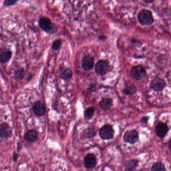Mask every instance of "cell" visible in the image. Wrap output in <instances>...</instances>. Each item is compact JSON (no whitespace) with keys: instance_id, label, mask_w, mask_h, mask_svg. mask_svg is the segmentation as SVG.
Here are the masks:
<instances>
[{"instance_id":"obj_1","label":"cell","mask_w":171,"mask_h":171,"mask_svg":"<svg viewBox=\"0 0 171 171\" xmlns=\"http://www.w3.org/2000/svg\"><path fill=\"white\" fill-rule=\"evenodd\" d=\"M137 19L139 23L143 26L151 25L153 22L152 13L148 10L144 9L141 10L139 13Z\"/></svg>"},{"instance_id":"obj_2","label":"cell","mask_w":171,"mask_h":171,"mask_svg":"<svg viewBox=\"0 0 171 171\" xmlns=\"http://www.w3.org/2000/svg\"><path fill=\"white\" fill-rule=\"evenodd\" d=\"M39 26L42 30L49 34H53L56 31L55 26L49 18L43 17L39 20Z\"/></svg>"},{"instance_id":"obj_3","label":"cell","mask_w":171,"mask_h":171,"mask_svg":"<svg viewBox=\"0 0 171 171\" xmlns=\"http://www.w3.org/2000/svg\"><path fill=\"white\" fill-rule=\"evenodd\" d=\"M99 136L103 140H109L114 137V131L111 125L106 124L102 126L99 132Z\"/></svg>"},{"instance_id":"obj_4","label":"cell","mask_w":171,"mask_h":171,"mask_svg":"<svg viewBox=\"0 0 171 171\" xmlns=\"http://www.w3.org/2000/svg\"><path fill=\"white\" fill-rule=\"evenodd\" d=\"M130 76L133 79L139 81L144 78L146 75V71L145 68L141 65L133 67L130 70Z\"/></svg>"},{"instance_id":"obj_5","label":"cell","mask_w":171,"mask_h":171,"mask_svg":"<svg viewBox=\"0 0 171 171\" xmlns=\"http://www.w3.org/2000/svg\"><path fill=\"white\" fill-rule=\"evenodd\" d=\"M123 139L125 143L134 144L139 141V133L136 129H132L126 131L124 133Z\"/></svg>"},{"instance_id":"obj_6","label":"cell","mask_w":171,"mask_h":171,"mask_svg":"<svg viewBox=\"0 0 171 171\" xmlns=\"http://www.w3.org/2000/svg\"><path fill=\"white\" fill-rule=\"evenodd\" d=\"M166 86L165 80L157 76L152 80L150 85V88L156 92H161L164 89Z\"/></svg>"},{"instance_id":"obj_7","label":"cell","mask_w":171,"mask_h":171,"mask_svg":"<svg viewBox=\"0 0 171 171\" xmlns=\"http://www.w3.org/2000/svg\"><path fill=\"white\" fill-rule=\"evenodd\" d=\"M109 68V63L106 60H99L95 64V72L98 75L103 76L107 74Z\"/></svg>"},{"instance_id":"obj_8","label":"cell","mask_w":171,"mask_h":171,"mask_svg":"<svg viewBox=\"0 0 171 171\" xmlns=\"http://www.w3.org/2000/svg\"><path fill=\"white\" fill-rule=\"evenodd\" d=\"M82 67L85 71H90L93 70L94 66L93 57L90 55L84 56L82 60Z\"/></svg>"},{"instance_id":"obj_9","label":"cell","mask_w":171,"mask_h":171,"mask_svg":"<svg viewBox=\"0 0 171 171\" xmlns=\"http://www.w3.org/2000/svg\"><path fill=\"white\" fill-rule=\"evenodd\" d=\"M84 163L86 168L92 169L97 165V157L93 153H88L84 157Z\"/></svg>"},{"instance_id":"obj_10","label":"cell","mask_w":171,"mask_h":171,"mask_svg":"<svg viewBox=\"0 0 171 171\" xmlns=\"http://www.w3.org/2000/svg\"><path fill=\"white\" fill-rule=\"evenodd\" d=\"M168 131V126L163 122H159L155 127V132L157 135L161 139L166 137Z\"/></svg>"},{"instance_id":"obj_11","label":"cell","mask_w":171,"mask_h":171,"mask_svg":"<svg viewBox=\"0 0 171 171\" xmlns=\"http://www.w3.org/2000/svg\"><path fill=\"white\" fill-rule=\"evenodd\" d=\"M32 109L34 114L38 117L43 116L46 113L45 105L40 101H37L34 103Z\"/></svg>"},{"instance_id":"obj_12","label":"cell","mask_w":171,"mask_h":171,"mask_svg":"<svg viewBox=\"0 0 171 171\" xmlns=\"http://www.w3.org/2000/svg\"><path fill=\"white\" fill-rule=\"evenodd\" d=\"M12 53L9 49L3 48L0 50V62L2 63L8 62L11 59Z\"/></svg>"},{"instance_id":"obj_13","label":"cell","mask_w":171,"mask_h":171,"mask_svg":"<svg viewBox=\"0 0 171 171\" xmlns=\"http://www.w3.org/2000/svg\"><path fill=\"white\" fill-rule=\"evenodd\" d=\"M12 130L9 125L7 123H3L0 125V137L7 138L11 136Z\"/></svg>"},{"instance_id":"obj_14","label":"cell","mask_w":171,"mask_h":171,"mask_svg":"<svg viewBox=\"0 0 171 171\" xmlns=\"http://www.w3.org/2000/svg\"><path fill=\"white\" fill-rule=\"evenodd\" d=\"M139 165V161L136 159H131L125 162L124 166L125 171H134Z\"/></svg>"},{"instance_id":"obj_15","label":"cell","mask_w":171,"mask_h":171,"mask_svg":"<svg viewBox=\"0 0 171 171\" xmlns=\"http://www.w3.org/2000/svg\"><path fill=\"white\" fill-rule=\"evenodd\" d=\"M98 105L102 110L106 111L110 109L113 106V100L109 98H102Z\"/></svg>"},{"instance_id":"obj_16","label":"cell","mask_w":171,"mask_h":171,"mask_svg":"<svg viewBox=\"0 0 171 171\" xmlns=\"http://www.w3.org/2000/svg\"><path fill=\"white\" fill-rule=\"evenodd\" d=\"M38 138V133L35 130H28L25 135L24 139L28 143H34Z\"/></svg>"},{"instance_id":"obj_17","label":"cell","mask_w":171,"mask_h":171,"mask_svg":"<svg viewBox=\"0 0 171 171\" xmlns=\"http://www.w3.org/2000/svg\"><path fill=\"white\" fill-rule=\"evenodd\" d=\"M137 92V88L133 83H128L125 86L123 93L126 95H134Z\"/></svg>"},{"instance_id":"obj_18","label":"cell","mask_w":171,"mask_h":171,"mask_svg":"<svg viewBox=\"0 0 171 171\" xmlns=\"http://www.w3.org/2000/svg\"><path fill=\"white\" fill-rule=\"evenodd\" d=\"M72 71L69 68H61L59 72V76L63 80H67L72 78Z\"/></svg>"},{"instance_id":"obj_19","label":"cell","mask_w":171,"mask_h":171,"mask_svg":"<svg viewBox=\"0 0 171 171\" xmlns=\"http://www.w3.org/2000/svg\"><path fill=\"white\" fill-rule=\"evenodd\" d=\"M96 134V130L94 127H89L84 129L83 132V135L84 137L87 139H90L94 137Z\"/></svg>"},{"instance_id":"obj_20","label":"cell","mask_w":171,"mask_h":171,"mask_svg":"<svg viewBox=\"0 0 171 171\" xmlns=\"http://www.w3.org/2000/svg\"><path fill=\"white\" fill-rule=\"evenodd\" d=\"M151 171H166V169L163 163L158 162L153 164L151 168Z\"/></svg>"},{"instance_id":"obj_21","label":"cell","mask_w":171,"mask_h":171,"mask_svg":"<svg viewBox=\"0 0 171 171\" xmlns=\"http://www.w3.org/2000/svg\"><path fill=\"white\" fill-rule=\"evenodd\" d=\"M95 110V108L93 107V106L87 108L84 111V117H85V118L87 120H90L92 119L93 117Z\"/></svg>"},{"instance_id":"obj_22","label":"cell","mask_w":171,"mask_h":171,"mask_svg":"<svg viewBox=\"0 0 171 171\" xmlns=\"http://www.w3.org/2000/svg\"><path fill=\"white\" fill-rule=\"evenodd\" d=\"M25 71L22 68H20L19 70H17L14 74V78L16 80H22L24 77Z\"/></svg>"},{"instance_id":"obj_23","label":"cell","mask_w":171,"mask_h":171,"mask_svg":"<svg viewBox=\"0 0 171 171\" xmlns=\"http://www.w3.org/2000/svg\"><path fill=\"white\" fill-rule=\"evenodd\" d=\"M61 44H62V41L61 40H55L52 43V48L54 50H58L59 49H60Z\"/></svg>"},{"instance_id":"obj_24","label":"cell","mask_w":171,"mask_h":171,"mask_svg":"<svg viewBox=\"0 0 171 171\" xmlns=\"http://www.w3.org/2000/svg\"><path fill=\"white\" fill-rule=\"evenodd\" d=\"M17 1H14V0H7L4 2L3 4L5 6H10L14 5L17 3Z\"/></svg>"},{"instance_id":"obj_25","label":"cell","mask_w":171,"mask_h":171,"mask_svg":"<svg viewBox=\"0 0 171 171\" xmlns=\"http://www.w3.org/2000/svg\"><path fill=\"white\" fill-rule=\"evenodd\" d=\"M149 120V117H147V116H145V117H141V120H140V121H141V122H142V123L147 124V123H148Z\"/></svg>"},{"instance_id":"obj_26","label":"cell","mask_w":171,"mask_h":171,"mask_svg":"<svg viewBox=\"0 0 171 171\" xmlns=\"http://www.w3.org/2000/svg\"><path fill=\"white\" fill-rule=\"evenodd\" d=\"M18 157H19V155L18 153H14V155L13 156V160H14V161L16 162L18 160Z\"/></svg>"},{"instance_id":"obj_27","label":"cell","mask_w":171,"mask_h":171,"mask_svg":"<svg viewBox=\"0 0 171 171\" xmlns=\"http://www.w3.org/2000/svg\"><path fill=\"white\" fill-rule=\"evenodd\" d=\"M98 38H99V39L102 40V41H105V40L107 39L106 36L104 35L99 36H98Z\"/></svg>"},{"instance_id":"obj_28","label":"cell","mask_w":171,"mask_h":171,"mask_svg":"<svg viewBox=\"0 0 171 171\" xmlns=\"http://www.w3.org/2000/svg\"><path fill=\"white\" fill-rule=\"evenodd\" d=\"M144 2L147 4H151V3H153L155 1L154 0H144Z\"/></svg>"},{"instance_id":"obj_29","label":"cell","mask_w":171,"mask_h":171,"mask_svg":"<svg viewBox=\"0 0 171 171\" xmlns=\"http://www.w3.org/2000/svg\"><path fill=\"white\" fill-rule=\"evenodd\" d=\"M17 146H18V151H19L21 149V148H22V145H21V143H20V142H18V144H17Z\"/></svg>"},{"instance_id":"obj_30","label":"cell","mask_w":171,"mask_h":171,"mask_svg":"<svg viewBox=\"0 0 171 171\" xmlns=\"http://www.w3.org/2000/svg\"><path fill=\"white\" fill-rule=\"evenodd\" d=\"M32 76L33 75L31 74H30L29 75H28L27 78V80L28 82L30 81V80L32 78Z\"/></svg>"},{"instance_id":"obj_31","label":"cell","mask_w":171,"mask_h":171,"mask_svg":"<svg viewBox=\"0 0 171 171\" xmlns=\"http://www.w3.org/2000/svg\"><path fill=\"white\" fill-rule=\"evenodd\" d=\"M171 139H170V140H169V143H168V145H169V149H170V150H171Z\"/></svg>"}]
</instances>
